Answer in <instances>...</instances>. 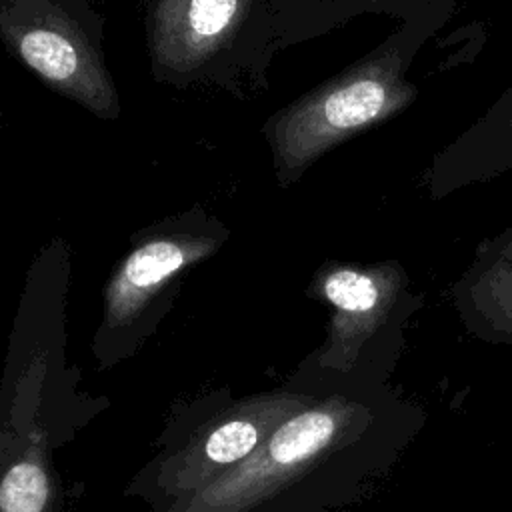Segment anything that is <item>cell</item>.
I'll return each instance as SVG.
<instances>
[{"mask_svg": "<svg viewBox=\"0 0 512 512\" xmlns=\"http://www.w3.org/2000/svg\"><path fill=\"white\" fill-rule=\"evenodd\" d=\"M318 380L296 372L278 390L232 398L228 390L196 400L174 416L160 436L158 454L132 478L126 494L148 510L166 508L238 466L316 392Z\"/></svg>", "mask_w": 512, "mask_h": 512, "instance_id": "2", "label": "cell"}, {"mask_svg": "<svg viewBox=\"0 0 512 512\" xmlns=\"http://www.w3.org/2000/svg\"><path fill=\"white\" fill-rule=\"evenodd\" d=\"M314 378V396L252 456L192 496L148 512H338L362 498L398 462L426 414L388 384Z\"/></svg>", "mask_w": 512, "mask_h": 512, "instance_id": "1", "label": "cell"}, {"mask_svg": "<svg viewBox=\"0 0 512 512\" xmlns=\"http://www.w3.org/2000/svg\"><path fill=\"white\" fill-rule=\"evenodd\" d=\"M6 48L50 90L102 120L120 116L102 50V18L88 0H0Z\"/></svg>", "mask_w": 512, "mask_h": 512, "instance_id": "6", "label": "cell"}, {"mask_svg": "<svg viewBox=\"0 0 512 512\" xmlns=\"http://www.w3.org/2000/svg\"><path fill=\"white\" fill-rule=\"evenodd\" d=\"M464 328L490 344H512V222L482 240L452 286Z\"/></svg>", "mask_w": 512, "mask_h": 512, "instance_id": "8", "label": "cell"}, {"mask_svg": "<svg viewBox=\"0 0 512 512\" xmlns=\"http://www.w3.org/2000/svg\"><path fill=\"white\" fill-rule=\"evenodd\" d=\"M332 308L326 342L298 372L340 382L388 384L402 352L406 320L422 306L408 292V276L398 262L370 266L330 262L310 288Z\"/></svg>", "mask_w": 512, "mask_h": 512, "instance_id": "3", "label": "cell"}, {"mask_svg": "<svg viewBox=\"0 0 512 512\" xmlns=\"http://www.w3.org/2000/svg\"><path fill=\"white\" fill-rule=\"evenodd\" d=\"M512 170V84L442 156L438 184H480Z\"/></svg>", "mask_w": 512, "mask_h": 512, "instance_id": "9", "label": "cell"}, {"mask_svg": "<svg viewBox=\"0 0 512 512\" xmlns=\"http://www.w3.org/2000/svg\"><path fill=\"white\" fill-rule=\"evenodd\" d=\"M408 60L400 48H382L270 118L266 134L280 180L292 182L332 146L410 106L418 90L406 80Z\"/></svg>", "mask_w": 512, "mask_h": 512, "instance_id": "5", "label": "cell"}, {"mask_svg": "<svg viewBox=\"0 0 512 512\" xmlns=\"http://www.w3.org/2000/svg\"><path fill=\"white\" fill-rule=\"evenodd\" d=\"M228 234L220 220L190 210L132 238V250L104 290V316L92 346L102 368L136 352L166 314L182 276L218 252Z\"/></svg>", "mask_w": 512, "mask_h": 512, "instance_id": "4", "label": "cell"}, {"mask_svg": "<svg viewBox=\"0 0 512 512\" xmlns=\"http://www.w3.org/2000/svg\"><path fill=\"white\" fill-rule=\"evenodd\" d=\"M54 486L46 458L34 454L4 460L0 512H50Z\"/></svg>", "mask_w": 512, "mask_h": 512, "instance_id": "10", "label": "cell"}, {"mask_svg": "<svg viewBox=\"0 0 512 512\" xmlns=\"http://www.w3.org/2000/svg\"><path fill=\"white\" fill-rule=\"evenodd\" d=\"M260 0H152L148 42L158 78L194 76L230 48Z\"/></svg>", "mask_w": 512, "mask_h": 512, "instance_id": "7", "label": "cell"}]
</instances>
